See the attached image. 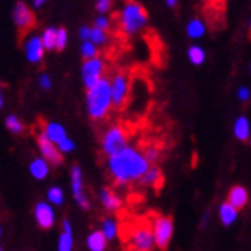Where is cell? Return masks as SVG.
I'll use <instances>...</instances> for the list:
<instances>
[{"instance_id": "obj_20", "label": "cell", "mask_w": 251, "mask_h": 251, "mask_svg": "<svg viewBox=\"0 0 251 251\" xmlns=\"http://www.w3.org/2000/svg\"><path fill=\"white\" fill-rule=\"evenodd\" d=\"M185 34L188 39H192L195 42L204 39L205 34H207V23L199 19V17H193L187 22V26H185Z\"/></svg>"}, {"instance_id": "obj_23", "label": "cell", "mask_w": 251, "mask_h": 251, "mask_svg": "<svg viewBox=\"0 0 251 251\" xmlns=\"http://www.w3.org/2000/svg\"><path fill=\"white\" fill-rule=\"evenodd\" d=\"M107 239L101 230H94L86 237V248L89 251H104L107 248Z\"/></svg>"}, {"instance_id": "obj_28", "label": "cell", "mask_w": 251, "mask_h": 251, "mask_svg": "<svg viewBox=\"0 0 251 251\" xmlns=\"http://www.w3.org/2000/svg\"><path fill=\"white\" fill-rule=\"evenodd\" d=\"M89 40L97 45L98 48H104L109 42H110V37H109V31L104 29H100L97 26H91V35H89Z\"/></svg>"}, {"instance_id": "obj_24", "label": "cell", "mask_w": 251, "mask_h": 251, "mask_svg": "<svg viewBox=\"0 0 251 251\" xmlns=\"http://www.w3.org/2000/svg\"><path fill=\"white\" fill-rule=\"evenodd\" d=\"M101 233L104 234V237L107 239V242H114L118 239L120 236V224L115 218H104L103 222H101Z\"/></svg>"}, {"instance_id": "obj_39", "label": "cell", "mask_w": 251, "mask_h": 251, "mask_svg": "<svg viewBox=\"0 0 251 251\" xmlns=\"http://www.w3.org/2000/svg\"><path fill=\"white\" fill-rule=\"evenodd\" d=\"M46 2H48V0H31V3H32V6H34L35 9L43 8V6L46 5Z\"/></svg>"}, {"instance_id": "obj_40", "label": "cell", "mask_w": 251, "mask_h": 251, "mask_svg": "<svg viewBox=\"0 0 251 251\" xmlns=\"http://www.w3.org/2000/svg\"><path fill=\"white\" fill-rule=\"evenodd\" d=\"M208 221H210V213L205 211L202 215V218H201V227H205V225L208 224Z\"/></svg>"}, {"instance_id": "obj_34", "label": "cell", "mask_w": 251, "mask_h": 251, "mask_svg": "<svg viewBox=\"0 0 251 251\" xmlns=\"http://www.w3.org/2000/svg\"><path fill=\"white\" fill-rule=\"evenodd\" d=\"M94 26H97L100 29H104V31H110L112 20L107 14H98L94 20Z\"/></svg>"}, {"instance_id": "obj_18", "label": "cell", "mask_w": 251, "mask_h": 251, "mask_svg": "<svg viewBox=\"0 0 251 251\" xmlns=\"http://www.w3.org/2000/svg\"><path fill=\"white\" fill-rule=\"evenodd\" d=\"M227 201H228L230 204H233L236 208L242 210L250 202V193H248V190L244 185H233L228 190Z\"/></svg>"}, {"instance_id": "obj_46", "label": "cell", "mask_w": 251, "mask_h": 251, "mask_svg": "<svg viewBox=\"0 0 251 251\" xmlns=\"http://www.w3.org/2000/svg\"><path fill=\"white\" fill-rule=\"evenodd\" d=\"M248 72H251V63H250V65H248Z\"/></svg>"}, {"instance_id": "obj_22", "label": "cell", "mask_w": 251, "mask_h": 251, "mask_svg": "<svg viewBox=\"0 0 251 251\" xmlns=\"http://www.w3.org/2000/svg\"><path fill=\"white\" fill-rule=\"evenodd\" d=\"M233 135L239 141H248L251 136V123L248 117L239 115L233 123Z\"/></svg>"}, {"instance_id": "obj_15", "label": "cell", "mask_w": 251, "mask_h": 251, "mask_svg": "<svg viewBox=\"0 0 251 251\" xmlns=\"http://www.w3.org/2000/svg\"><path fill=\"white\" fill-rule=\"evenodd\" d=\"M28 170L35 181H45L49 176V172H51V164L43 156H35L31 159Z\"/></svg>"}, {"instance_id": "obj_44", "label": "cell", "mask_w": 251, "mask_h": 251, "mask_svg": "<svg viewBox=\"0 0 251 251\" xmlns=\"http://www.w3.org/2000/svg\"><path fill=\"white\" fill-rule=\"evenodd\" d=\"M2 234H3V228H2V225H0V237H2Z\"/></svg>"}, {"instance_id": "obj_2", "label": "cell", "mask_w": 251, "mask_h": 251, "mask_svg": "<svg viewBox=\"0 0 251 251\" xmlns=\"http://www.w3.org/2000/svg\"><path fill=\"white\" fill-rule=\"evenodd\" d=\"M84 106L87 117L92 121H103L110 114V110L114 109V104H112L110 81L107 77H103L92 87H87Z\"/></svg>"}, {"instance_id": "obj_26", "label": "cell", "mask_w": 251, "mask_h": 251, "mask_svg": "<svg viewBox=\"0 0 251 251\" xmlns=\"http://www.w3.org/2000/svg\"><path fill=\"white\" fill-rule=\"evenodd\" d=\"M46 201L51 202L54 207H61L65 204V190L58 185H52L48 188L46 192Z\"/></svg>"}, {"instance_id": "obj_8", "label": "cell", "mask_w": 251, "mask_h": 251, "mask_svg": "<svg viewBox=\"0 0 251 251\" xmlns=\"http://www.w3.org/2000/svg\"><path fill=\"white\" fill-rule=\"evenodd\" d=\"M80 75H81V81L83 86L86 87H92L95 83H98L103 77H106V61L103 57H92L83 60V65L80 68Z\"/></svg>"}, {"instance_id": "obj_5", "label": "cell", "mask_w": 251, "mask_h": 251, "mask_svg": "<svg viewBox=\"0 0 251 251\" xmlns=\"http://www.w3.org/2000/svg\"><path fill=\"white\" fill-rule=\"evenodd\" d=\"M127 144H129V133L120 124L109 126V127L103 132L101 141H100L101 152L106 158L110 155H115Z\"/></svg>"}, {"instance_id": "obj_19", "label": "cell", "mask_w": 251, "mask_h": 251, "mask_svg": "<svg viewBox=\"0 0 251 251\" xmlns=\"http://www.w3.org/2000/svg\"><path fill=\"white\" fill-rule=\"evenodd\" d=\"M42 133L49 138L52 143H60L63 138L68 136V132L65 129V126L60 124L58 121H46L43 124V129H42Z\"/></svg>"}, {"instance_id": "obj_21", "label": "cell", "mask_w": 251, "mask_h": 251, "mask_svg": "<svg viewBox=\"0 0 251 251\" xmlns=\"http://www.w3.org/2000/svg\"><path fill=\"white\" fill-rule=\"evenodd\" d=\"M161 182H162V170L156 164H150L140 179V184L143 187H149V188L159 187Z\"/></svg>"}, {"instance_id": "obj_30", "label": "cell", "mask_w": 251, "mask_h": 251, "mask_svg": "<svg viewBox=\"0 0 251 251\" xmlns=\"http://www.w3.org/2000/svg\"><path fill=\"white\" fill-rule=\"evenodd\" d=\"M80 54H81L83 60L97 57L98 55V46L94 45L91 40H84V42H81V46H80Z\"/></svg>"}, {"instance_id": "obj_48", "label": "cell", "mask_w": 251, "mask_h": 251, "mask_svg": "<svg viewBox=\"0 0 251 251\" xmlns=\"http://www.w3.org/2000/svg\"><path fill=\"white\" fill-rule=\"evenodd\" d=\"M0 251H2V245H0Z\"/></svg>"}, {"instance_id": "obj_7", "label": "cell", "mask_w": 251, "mask_h": 251, "mask_svg": "<svg viewBox=\"0 0 251 251\" xmlns=\"http://www.w3.org/2000/svg\"><path fill=\"white\" fill-rule=\"evenodd\" d=\"M110 81V95H112V104L115 109H123L126 106L130 95V77L126 72H115L109 78Z\"/></svg>"}, {"instance_id": "obj_1", "label": "cell", "mask_w": 251, "mask_h": 251, "mask_svg": "<svg viewBox=\"0 0 251 251\" xmlns=\"http://www.w3.org/2000/svg\"><path fill=\"white\" fill-rule=\"evenodd\" d=\"M150 162L146 159L143 150L127 144L115 155H110L106 159L107 173L115 185L129 187L140 182L144 172L149 169Z\"/></svg>"}, {"instance_id": "obj_37", "label": "cell", "mask_w": 251, "mask_h": 251, "mask_svg": "<svg viewBox=\"0 0 251 251\" xmlns=\"http://www.w3.org/2000/svg\"><path fill=\"white\" fill-rule=\"evenodd\" d=\"M236 97H237V100H239L241 103H248L250 100H251V89H250L248 86H241V87H237Z\"/></svg>"}, {"instance_id": "obj_12", "label": "cell", "mask_w": 251, "mask_h": 251, "mask_svg": "<svg viewBox=\"0 0 251 251\" xmlns=\"http://www.w3.org/2000/svg\"><path fill=\"white\" fill-rule=\"evenodd\" d=\"M34 218L42 230H51L57 221L55 207L48 201H40L34 207Z\"/></svg>"}, {"instance_id": "obj_13", "label": "cell", "mask_w": 251, "mask_h": 251, "mask_svg": "<svg viewBox=\"0 0 251 251\" xmlns=\"http://www.w3.org/2000/svg\"><path fill=\"white\" fill-rule=\"evenodd\" d=\"M37 147H39L40 156H43L51 164V167H58L63 164V153L58 150L57 144L46 138L43 133L37 136Z\"/></svg>"}, {"instance_id": "obj_3", "label": "cell", "mask_w": 251, "mask_h": 251, "mask_svg": "<svg viewBox=\"0 0 251 251\" xmlns=\"http://www.w3.org/2000/svg\"><path fill=\"white\" fill-rule=\"evenodd\" d=\"M117 22H118V29L123 35L135 37L147 28L149 14L140 2L127 0L118 11Z\"/></svg>"}, {"instance_id": "obj_4", "label": "cell", "mask_w": 251, "mask_h": 251, "mask_svg": "<svg viewBox=\"0 0 251 251\" xmlns=\"http://www.w3.org/2000/svg\"><path fill=\"white\" fill-rule=\"evenodd\" d=\"M126 242L130 250L135 251H152L156 248L155 245V237L150 222H138L133 224L130 230L127 231V237Z\"/></svg>"}, {"instance_id": "obj_41", "label": "cell", "mask_w": 251, "mask_h": 251, "mask_svg": "<svg viewBox=\"0 0 251 251\" xmlns=\"http://www.w3.org/2000/svg\"><path fill=\"white\" fill-rule=\"evenodd\" d=\"M164 2H166L167 8L173 9V8H176V6H178V3H179V0H164Z\"/></svg>"}, {"instance_id": "obj_43", "label": "cell", "mask_w": 251, "mask_h": 251, "mask_svg": "<svg viewBox=\"0 0 251 251\" xmlns=\"http://www.w3.org/2000/svg\"><path fill=\"white\" fill-rule=\"evenodd\" d=\"M247 26H248V31L251 32V17L248 19V25H247Z\"/></svg>"}, {"instance_id": "obj_32", "label": "cell", "mask_w": 251, "mask_h": 251, "mask_svg": "<svg viewBox=\"0 0 251 251\" xmlns=\"http://www.w3.org/2000/svg\"><path fill=\"white\" fill-rule=\"evenodd\" d=\"M143 153L150 164H156V162L159 161V156H161V150L156 146H147V147H144Z\"/></svg>"}, {"instance_id": "obj_45", "label": "cell", "mask_w": 251, "mask_h": 251, "mask_svg": "<svg viewBox=\"0 0 251 251\" xmlns=\"http://www.w3.org/2000/svg\"><path fill=\"white\" fill-rule=\"evenodd\" d=\"M211 2H215V3H218V2H222V0H211Z\"/></svg>"}, {"instance_id": "obj_10", "label": "cell", "mask_w": 251, "mask_h": 251, "mask_svg": "<svg viewBox=\"0 0 251 251\" xmlns=\"http://www.w3.org/2000/svg\"><path fill=\"white\" fill-rule=\"evenodd\" d=\"M11 17H12V23H14V26L17 28V31L23 32V34H26L28 31H31L34 28V25H35L34 11L26 2H23V0H19V2L14 5L12 12H11Z\"/></svg>"}, {"instance_id": "obj_42", "label": "cell", "mask_w": 251, "mask_h": 251, "mask_svg": "<svg viewBox=\"0 0 251 251\" xmlns=\"http://www.w3.org/2000/svg\"><path fill=\"white\" fill-rule=\"evenodd\" d=\"M5 106V95H3V87L2 83H0V109Z\"/></svg>"}, {"instance_id": "obj_14", "label": "cell", "mask_w": 251, "mask_h": 251, "mask_svg": "<svg viewBox=\"0 0 251 251\" xmlns=\"http://www.w3.org/2000/svg\"><path fill=\"white\" fill-rule=\"evenodd\" d=\"M98 198H100V202H101V205L104 207V210H107L110 213H117L123 207L121 196L110 187H103L101 190H100V193H98Z\"/></svg>"}, {"instance_id": "obj_17", "label": "cell", "mask_w": 251, "mask_h": 251, "mask_svg": "<svg viewBox=\"0 0 251 251\" xmlns=\"http://www.w3.org/2000/svg\"><path fill=\"white\" fill-rule=\"evenodd\" d=\"M218 218L224 227H231V225L239 218V208H236L228 201L221 202L218 207Z\"/></svg>"}, {"instance_id": "obj_33", "label": "cell", "mask_w": 251, "mask_h": 251, "mask_svg": "<svg viewBox=\"0 0 251 251\" xmlns=\"http://www.w3.org/2000/svg\"><path fill=\"white\" fill-rule=\"evenodd\" d=\"M57 147H58V150L63 155H68V153L74 152L75 147H77V144H75V141H72L69 136H66V138H63L60 143H57Z\"/></svg>"}, {"instance_id": "obj_27", "label": "cell", "mask_w": 251, "mask_h": 251, "mask_svg": "<svg viewBox=\"0 0 251 251\" xmlns=\"http://www.w3.org/2000/svg\"><path fill=\"white\" fill-rule=\"evenodd\" d=\"M42 43L46 51H55V42H57V28L48 26L40 34Z\"/></svg>"}, {"instance_id": "obj_11", "label": "cell", "mask_w": 251, "mask_h": 251, "mask_svg": "<svg viewBox=\"0 0 251 251\" xmlns=\"http://www.w3.org/2000/svg\"><path fill=\"white\" fill-rule=\"evenodd\" d=\"M23 55L31 65H40L45 58L46 49L42 43V39L39 34H28L25 35L23 40Z\"/></svg>"}, {"instance_id": "obj_47", "label": "cell", "mask_w": 251, "mask_h": 251, "mask_svg": "<svg viewBox=\"0 0 251 251\" xmlns=\"http://www.w3.org/2000/svg\"><path fill=\"white\" fill-rule=\"evenodd\" d=\"M248 143H250V147H251V136H250V140H248Z\"/></svg>"}, {"instance_id": "obj_36", "label": "cell", "mask_w": 251, "mask_h": 251, "mask_svg": "<svg viewBox=\"0 0 251 251\" xmlns=\"http://www.w3.org/2000/svg\"><path fill=\"white\" fill-rule=\"evenodd\" d=\"M114 6V0H97L95 2V9L98 14H109Z\"/></svg>"}, {"instance_id": "obj_35", "label": "cell", "mask_w": 251, "mask_h": 251, "mask_svg": "<svg viewBox=\"0 0 251 251\" xmlns=\"http://www.w3.org/2000/svg\"><path fill=\"white\" fill-rule=\"evenodd\" d=\"M37 84L42 91H51L52 89V78L51 75L46 74V72H42L39 75V78H37Z\"/></svg>"}, {"instance_id": "obj_38", "label": "cell", "mask_w": 251, "mask_h": 251, "mask_svg": "<svg viewBox=\"0 0 251 251\" xmlns=\"http://www.w3.org/2000/svg\"><path fill=\"white\" fill-rule=\"evenodd\" d=\"M89 35H91V26H86V25L80 26V29H78V39H80L81 42L89 40Z\"/></svg>"}, {"instance_id": "obj_25", "label": "cell", "mask_w": 251, "mask_h": 251, "mask_svg": "<svg viewBox=\"0 0 251 251\" xmlns=\"http://www.w3.org/2000/svg\"><path fill=\"white\" fill-rule=\"evenodd\" d=\"M187 60L193 66H202L207 61V51L201 45H192L187 49Z\"/></svg>"}, {"instance_id": "obj_9", "label": "cell", "mask_w": 251, "mask_h": 251, "mask_svg": "<svg viewBox=\"0 0 251 251\" xmlns=\"http://www.w3.org/2000/svg\"><path fill=\"white\" fill-rule=\"evenodd\" d=\"M69 182H71V193L75 202L81 210H89L91 208V201L86 195L84 190V176H83V169L78 164H74L71 167L69 175Z\"/></svg>"}, {"instance_id": "obj_29", "label": "cell", "mask_w": 251, "mask_h": 251, "mask_svg": "<svg viewBox=\"0 0 251 251\" xmlns=\"http://www.w3.org/2000/svg\"><path fill=\"white\" fill-rule=\"evenodd\" d=\"M5 127L12 135H20V133L25 132V124H23V121L17 115H14V114H11V115H8L5 118Z\"/></svg>"}, {"instance_id": "obj_6", "label": "cell", "mask_w": 251, "mask_h": 251, "mask_svg": "<svg viewBox=\"0 0 251 251\" xmlns=\"http://www.w3.org/2000/svg\"><path fill=\"white\" fill-rule=\"evenodd\" d=\"M150 227H152V231H153L156 248L167 250L173 239V234H175L173 219L169 216L156 215L152 218V221H150Z\"/></svg>"}, {"instance_id": "obj_16", "label": "cell", "mask_w": 251, "mask_h": 251, "mask_svg": "<svg viewBox=\"0 0 251 251\" xmlns=\"http://www.w3.org/2000/svg\"><path fill=\"white\" fill-rule=\"evenodd\" d=\"M58 251H72L74 250V228L69 219H65L61 224V231L57 241Z\"/></svg>"}, {"instance_id": "obj_31", "label": "cell", "mask_w": 251, "mask_h": 251, "mask_svg": "<svg viewBox=\"0 0 251 251\" xmlns=\"http://www.w3.org/2000/svg\"><path fill=\"white\" fill-rule=\"evenodd\" d=\"M69 42V32L66 28H57V42H55V51H65Z\"/></svg>"}]
</instances>
